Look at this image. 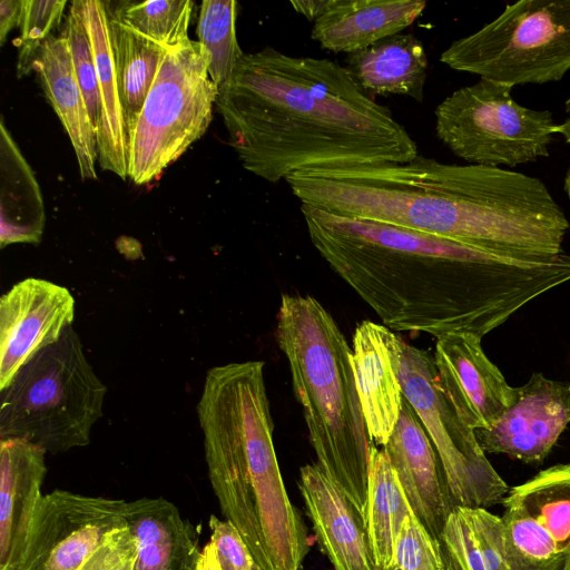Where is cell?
<instances>
[{
    "instance_id": "33",
    "label": "cell",
    "mask_w": 570,
    "mask_h": 570,
    "mask_svg": "<svg viewBox=\"0 0 570 570\" xmlns=\"http://www.w3.org/2000/svg\"><path fill=\"white\" fill-rule=\"evenodd\" d=\"M66 0H22L17 76L33 70L43 42L62 18Z\"/></svg>"
},
{
    "instance_id": "16",
    "label": "cell",
    "mask_w": 570,
    "mask_h": 570,
    "mask_svg": "<svg viewBox=\"0 0 570 570\" xmlns=\"http://www.w3.org/2000/svg\"><path fill=\"white\" fill-rule=\"evenodd\" d=\"M298 487L318 543L334 570H381L364 514L317 464L301 468Z\"/></svg>"
},
{
    "instance_id": "28",
    "label": "cell",
    "mask_w": 570,
    "mask_h": 570,
    "mask_svg": "<svg viewBox=\"0 0 570 570\" xmlns=\"http://www.w3.org/2000/svg\"><path fill=\"white\" fill-rule=\"evenodd\" d=\"M502 504L515 507L534 519L567 560L570 553V463L541 470L524 483L511 488Z\"/></svg>"
},
{
    "instance_id": "38",
    "label": "cell",
    "mask_w": 570,
    "mask_h": 570,
    "mask_svg": "<svg viewBox=\"0 0 570 570\" xmlns=\"http://www.w3.org/2000/svg\"><path fill=\"white\" fill-rule=\"evenodd\" d=\"M331 0H297L291 1V6L296 12L308 20H317L328 8Z\"/></svg>"
},
{
    "instance_id": "8",
    "label": "cell",
    "mask_w": 570,
    "mask_h": 570,
    "mask_svg": "<svg viewBox=\"0 0 570 570\" xmlns=\"http://www.w3.org/2000/svg\"><path fill=\"white\" fill-rule=\"evenodd\" d=\"M217 96L198 41L167 48L128 136V177L148 184L176 161L206 132Z\"/></svg>"
},
{
    "instance_id": "32",
    "label": "cell",
    "mask_w": 570,
    "mask_h": 570,
    "mask_svg": "<svg viewBox=\"0 0 570 570\" xmlns=\"http://www.w3.org/2000/svg\"><path fill=\"white\" fill-rule=\"evenodd\" d=\"M63 35L68 41L77 82L97 134L101 115L99 85L92 47L82 19L79 0L72 1L70 6Z\"/></svg>"
},
{
    "instance_id": "3",
    "label": "cell",
    "mask_w": 570,
    "mask_h": 570,
    "mask_svg": "<svg viewBox=\"0 0 570 570\" xmlns=\"http://www.w3.org/2000/svg\"><path fill=\"white\" fill-rule=\"evenodd\" d=\"M285 181L301 204L522 259L552 256L563 208L537 177L417 155L405 164L313 168Z\"/></svg>"
},
{
    "instance_id": "12",
    "label": "cell",
    "mask_w": 570,
    "mask_h": 570,
    "mask_svg": "<svg viewBox=\"0 0 570 570\" xmlns=\"http://www.w3.org/2000/svg\"><path fill=\"white\" fill-rule=\"evenodd\" d=\"M75 298L47 279L28 277L0 299V391L41 350L72 326Z\"/></svg>"
},
{
    "instance_id": "36",
    "label": "cell",
    "mask_w": 570,
    "mask_h": 570,
    "mask_svg": "<svg viewBox=\"0 0 570 570\" xmlns=\"http://www.w3.org/2000/svg\"><path fill=\"white\" fill-rule=\"evenodd\" d=\"M136 541L127 525L109 532L78 570H134Z\"/></svg>"
},
{
    "instance_id": "25",
    "label": "cell",
    "mask_w": 570,
    "mask_h": 570,
    "mask_svg": "<svg viewBox=\"0 0 570 570\" xmlns=\"http://www.w3.org/2000/svg\"><path fill=\"white\" fill-rule=\"evenodd\" d=\"M439 543L444 570H510L502 518L487 508L455 507Z\"/></svg>"
},
{
    "instance_id": "29",
    "label": "cell",
    "mask_w": 570,
    "mask_h": 570,
    "mask_svg": "<svg viewBox=\"0 0 570 570\" xmlns=\"http://www.w3.org/2000/svg\"><path fill=\"white\" fill-rule=\"evenodd\" d=\"M107 16L165 48L189 39L190 0L104 1Z\"/></svg>"
},
{
    "instance_id": "27",
    "label": "cell",
    "mask_w": 570,
    "mask_h": 570,
    "mask_svg": "<svg viewBox=\"0 0 570 570\" xmlns=\"http://www.w3.org/2000/svg\"><path fill=\"white\" fill-rule=\"evenodd\" d=\"M108 30L128 138L167 48L109 17Z\"/></svg>"
},
{
    "instance_id": "5",
    "label": "cell",
    "mask_w": 570,
    "mask_h": 570,
    "mask_svg": "<svg viewBox=\"0 0 570 570\" xmlns=\"http://www.w3.org/2000/svg\"><path fill=\"white\" fill-rule=\"evenodd\" d=\"M0 440L22 439L57 454L90 443L107 386L69 326L0 391Z\"/></svg>"
},
{
    "instance_id": "35",
    "label": "cell",
    "mask_w": 570,
    "mask_h": 570,
    "mask_svg": "<svg viewBox=\"0 0 570 570\" xmlns=\"http://www.w3.org/2000/svg\"><path fill=\"white\" fill-rule=\"evenodd\" d=\"M208 525L222 570H263L232 522L210 515Z\"/></svg>"
},
{
    "instance_id": "9",
    "label": "cell",
    "mask_w": 570,
    "mask_h": 570,
    "mask_svg": "<svg viewBox=\"0 0 570 570\" xmlns=\"http://www.w3.org/2000/svg\"><path fill=\"white\" fill-rule=\"evenodd\" d=\"M512 89L480 78L453 91L435 109L439 139L471 165L515 167L548 157L557 127L551 111L520 105Z\"/></svg>"
},
{
    "instance_id": "1",
    "label": "cell",
    "mask_w": 570,
    "mask_h": 570,
    "mask_svg": "<svg viewBox=\"0 0 570 570\" xmlns=\"http://www.w3.org/2000/svg\"><path fill=\"white\" fill-rule=\"evenodd\" d=\"M314 248L397 332L483 337L570 281V256L522 259L301 205Z\"/></svg>"
},
{
    "instance_id": "40",
    "label": "cell",
    "mask_w": 570,
    "mask_h": 570,
    "mask_svg": "<svg viewBox=\"0 0 570 570\" xmlns=\"http://www.w3.org/2000/svg\"><path fill=\"white\" fill-rule=\"evenodd\" d=\"M556 134H559L570 144V117L562 124H557Z\"/></svg>"
},
{
    "instance_id": "44",
    "label": "cell",
    "mask_w": 570,
    "mask_h": 570,
    "mask_svg": "<svg viewBox=\"0 0 570 570\" xmlns=\"http://www.w3.org/2000/svg\"><path fill=\"white\" fill-rule=\"evenodd\" d=\"M569 387H570V384H569Z\"/></svg>"
},
{
    "instance_id": "37",
    "label": "cell",
    "mask_w": 570,
    "mask_h": 570,
    "mask_svg": "<svg viewBox=\"0 0 570 570\" xmlns=\"http://www.w3.org/2000/svg\"><path fill=\"white\" fill-rule=\"evenodd\" d=\"M22 0H2L0 2V45L6 41L8 33L20 26Z\"/></svg>"
},
{
    "instance_id": "21",
    "label": "cell",
    "mask_w": 570,
    "mask_h": 570,
    "mask_svg": "<svg viewBox=\"0 0 570 570\" xmlns=\"http://www.w3.org/2000/svg\"><path fill=\"white\" fill-rule=\"evenodd\" d=\"M42 89L75 149L82 179H97V136L77 82L65 35L43 42L35 61Z\"/></svg>"
},
{
    "instance_id": "4",
    "label": "cell",
    "mask_w": 570,
    "mask_h": 570,
    "mask_svg": "<svg viewBox=\"0 0 570 570\" xmlns=\"http://www.w3.org/2000/svg\"><path fill=\"white\" fill-rule=\"evenodd\" d=\"M276 341L289 366L317 466L365 517L373 442L344 334L313 296L283 294Z\"/></svg>"
},
{
    "instance_id": "18",
    "label": "cell",
    "mask_w": 570,
    "mask_h": 570,
    "mask_svg": "<svg viewBox=\"0 0 570 570\" xmlns=\"http://www.w3.org/2000/svg\"><path fill=\"white\" fill-rule=\"evenodd\" d=\"M425 1L331 0L314 21L312 39L334 52L355 53L401 33L424 11Z\"/></svg>"
},
{
    "instance_id": "43",
    "label": "cell",
    "mask_w": 570,
    "mask_h": 570,
    "mask_svg": "<svg viewBox=\"0 0 570 570\" xmlns=\"http://www.w3.org/2000/svg\"><path fill=\"white\" fill-rule=\"evenodd\" d=\"M566 110L570 114V98L566 101Z\"/></svg>"
},
{
    "instance_id": "30",
    "label": "cell",
    "mask_w": 570,
    "mask_h": 570,
    "mask_svg": "<svg viewBox=\"0 0 570 570\" xmlns=\"http://www.w3.org/2000/svg\"><path fill=\"white\" fill-rule=\"evenodd\" d=\"M237 2L234 0H205L198 20V42L208 73L217 89L230 80L244 56L236 38Z\"/></svg>"
},
{
    "instance_id": "39",
    "label": "cell",
    "mask_w": 570,
    "mask_h": 570,
    "mask_svg": "<svg viewBox=\"0 0 570 570\" xmlns=\"http://www.w3.org/2000/svg\"><path fill=\"white\" fill-rule=\"evenodd\" d=\"M196 570H222L215 547L210 541L202 549Z\"/></svg>"
},
{
    "instance_id": "17",
    "label": "cell",
    "mask_w": 570,
    "mask_h": 570,
    "mask_svg": "<svg viewBox=\"0 0 570 570\" xmlns=\"http://www.w3.org/2000/svg\"><path fill=\"white\" fill-rule=\"evenodd\" d=\"M46 451L22 439L0 440V570H16L42 499Z\"/></svg>"
},
{
    "instance_id": "13",
    "label": "cell",
    "mask_w": 570,
    "mask_h": 570,
    "mask_svg": "<svg viewBox=\"0 0 570 570\" xmlns=\"http://www.w3.org/2000/svg\"><path fill=\"white\" fill-rule=\"evenodd\" d=\"M433 361L438 384L464 425L492 426L513 404L517 387L488 358L481 337L450 334L436 338Z\"/></svg>"
},
{
    "instance_id": "2",
    "label": "cell",
    "mask_w": 570,
    "mask_h": 570,
    "mask_svg": "<svg viewBox=\"0 0 570 570\" xmlns=\"http://www.w3.org/2000/svg\"><path fill=\"white\" fill-rule=\"evenodd\" d=\"M217 109L243 167L278 183L313 168L405 164L416 142L346 67L272 47L244 53Z\"/></svg>"
},
{
    "instance_id": "11",
    "label": "cell",
    "mask_w": 570,
    "mask_h": 570,
    "mask_svg": "<svg viewBox=\"0 0 570 570\" xmlns=\"http://www.w3.org/2000/svg\"><path fill=\"white\" fill-rule=\"evenodd\" d=\"M127 501L55 490L42 497L16 570H78L112 530Z\"/></svg>"
},
{
    "instance_id": "19",
    "label": "cell",
    "mask_w": 570,
    "mask_h": 570,
    "mask_svg": "<svg viewBox=\"0 0 570 570\" xmlns=\"http://www.w3.org/2000/svg\"><path fill=\"white\" fill-rule=\"evenodd\" d=\"M384 325L361 322L354 332L352 366L368 435L384 445L400 415L403 392L384 337Z\"/></svg>"
},
{
    "instance_id": "41",
    "label": "cell",
    "mask_w": 570,
    "mask_h": 570,
    "mask_svg": "<svg viewBox=\"0 0 570 570\" xmlns=\"http://www.w3.org/2000/svg\"><path fill=\"white\" fill-rule=\"evenodd\" d=\"M563 189L568 197L570 198V166L566 173L564 180H563Z\"/></svg>"
},
{
    "instance_id": "31",
    "label": "cell",
    "mask_w": 570,
    "mask_h": 570,
    "mask_svg": "<svg viewBox=\"0 0 570 570\" xmlns=\"http://www.w3.org/2000/svg\"><path fill=\"white\" fill-rule=\"evenodd\" d=\"M504 508L510 570H563L566 557L550 534L522 510Z\"/></svg>"
},
{
    "instance_id": "14",
    "label": "cell",
    "mask_w": 570,
    "mask_h": 570,
    "mask_svg": "<svg viewBox=\"0 0 570 570\" xmlns=\"http://www.w3.org/2000/svg\"><path fill=\"white\" fill-rule=\"evenodd\" d=\"M570 423V387L533 373L515 390L513 404L489 429L474 431L484 453L524 463L543 461Z\"/></svg>"
},
{
    "instance_id": "10",
    "label": "cell",
    "mask_w": 570,
    "mask_h": 570,
    "mask_svg": "<svg viewBox=\"0 0 570 570\" xmlns=\"http://www.w3.org/2000/svg\"><path fill=\"white\" fill-rule=\"evenodd\" d=\"M403 396L412 405L440 459L455 507L502 503L510 488L487 459L474 431L462 423L441 391L433 357L383 327Z\"/></svg>"
},
{
    "instance_id": "23",
    "label": "cell",
    "mask_w": 570,
    "mask_h": 570,
    "mask_svg": "<svg viewBox=\"0 0 570 570\" xmlns=\"http://www.w3.org/2000/svg\"><path fill=\"white\" fill-rule=\"evenodd\" d=\"M366 94L403 95L422 102L428 71L423 43L397 33L350 55L346 67Z\"/></svg>"
},
{
    "instance_id": "24",
    "label": "cell",
    "mask_w": 570,
    "mask_h": 570,
    "mask_svg": "<svg viewBox=\"0 0 570 570\" xmlns=\"http://www.w3.org/2000/svg\"><path fill=\"white\" fill-rule=\"evenodd\" d=\"M0 246L37 245L46 215L40 187L18 145L0 122Z\"/></svg>"
},
{
    "instance_id": "26",
    "label": "cell",
    "mask_w": 570,
    "mask_h": 570,
    "mask_svg": "<svg viewBox=\"0 0 570 570\" xmlns=\"http://www.w3.org/2000/svg\"><path fill=\"white\" fill-rule=\"evenodd\" d=\"M412 512L387 455L373 444L365 520L374 559L381 570H393L395 542L404 520Z\"/></svg>"
},
{
    "instance_id": "22",
    "label": "cell",
    "mask_w": 570,
    "mask_h": 570,
    "mask_svg": "<svg viewBox=\"0 0 570 570\" xmlns=\"http://www.w3.org/2000/svg\"><path fill=\"white\" fill-rule=\"evenodd\" d=\"M96 63L101 115L97 129L98 163L121 179L128 177V138L124 121L116 69L104 1L79 0Z\"/></svg>"
},
{
    "instance_id": "7",
    "label": "cell",
    "mask_w": 570,
    "mask_h": 570,
    "mask_svg": "<svg viewBox=\"0 0 570 570\" xmlns=\"http://www.w3.org/2000/svg\"><path fill=\"white\" fill-rule=\"evenodd\" d=\"M448 67L518 85L561 80L570 71V0H522L440 57Z\"/></svg>"
},
{
    "instance_id": "20",
    "label": "cell",
    "mask_w": 570,
    "mask_h": 570,
    "mask_svg": "<svg viewBox=\"0 0 570 570\" xmlns=\"http://www.w3.org/2000/svg\"><path fill=\"white\" fill-rule=\"evenodd\" d=\"M137 556L134 570H196L200 552L193 528L164 498H140L125 507Z\"/></svg>"
},
{
    "instance_id": "42",
    "label": "cell",
    "mask_w": 570,
    "mask_h": 570,
    "mask_svg": "<svg viewBox=\"0 0 570 570\" xmlns=\"http://www.w3.org/2000/svg\"><path fill=\"white\" fill-rule=\"evenodd\" d=\"M563 570H570V553L566 560V563H564V567H563Z\"/></svg>"
},
{
    "instance_id": "6",
    "label": "cell",
    "mask_w": 570,
    "mask_h": 570,
    "mask_svg": "<svg viewBox=\"0 0 570 570\" xmlns=\"http://www.w3.org/2000/svg\"><path fill=\"white\" fill-rule=\"evenodd\" d=\"M269 404L264 363L212 367L196 410L208 476L225 519L239 531L263 570H273L248 468V443L259 412Z\"/></svg>"
},
{
    "instance_id": "34",
    "label": "cell",
    "mask_w": 570,
    "mask_h": 570,
    "mask_svg": "<svg viewBox=\"0 0 570 570\" xmlns=\"http://www.w3.org/2000/svg\"><path fill=\"white\" fill-rule=\"evenodd\" d=\"M393 570H444L439 541L414 512L401 527L394 547Z\"/></svg>"
},
{
    "instance_id": "15",
    "label": "cell",
    "mask_w": 570,
    "mask_h": 570,
    "mask_svg": "<svg viewBox=\"0 0 570 570\" xmlns=\"http://www.w3.org/2000/svg\"><path fill=\"white\" fill-rule=\"evenodd\" d=\"M406 499L433 538L439 537L455 508L438 453L412 405L403 397L396 425L382 449Z\"/></svg>"
}]
</instances>
